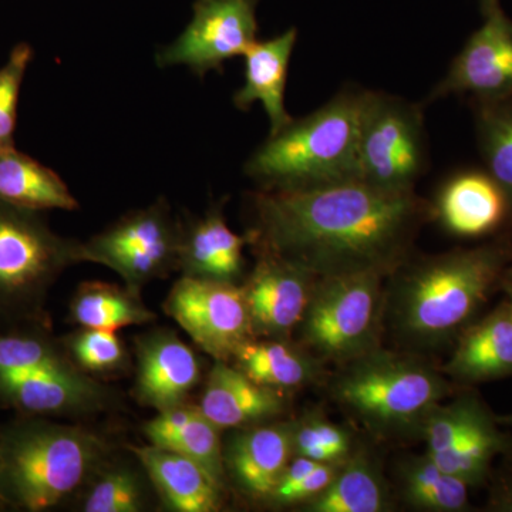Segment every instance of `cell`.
Instances as JSON below:
<instances>
[{
  "label": "cell",
  "instance_id": "obj_1",
  "mask_svg": "<svg viewBox=\"0 0 512 512\" xmlns=\"http://www.w3.org/2000/svg\"><path fill=\"white\" fill-rule=\"evenodd\" d=\"M433 208L410 192L362 180L252 195L249 244L301 266L316 278L394 275L409 262L414 239Z\"/></svg>",
  "mask_w": 512,
  "mask_h": 512
},
{
  "label": "cell",
  "instance_id": "obj_2",
  "mask_svg": "<svg viewBox=\"0 0 512 512\" xmlns=\"http://www.w3.org/2000/svg\"><path fill=\"white\" fill-rule=\"evenodd\" d=\"M106 439L82 426L18 416L0 426L2 510L42 512L63 504L110 456Z\"/></svg>",
  "mask_w": 512,
  "mask_h": 512
},
{
  "label": "cell",
  "instance_id": "obj_3",
  "mask_svg": "<svg viewBox=\"0 0 512 512\" xmlns=\"http://www.w3.org/2000/svg\"><path fill=\"white\" fill-rule=\"evenodd\" d=\"M510 254L504 244H491L431 256L409 266L393 289L397 335L421 349L448 342L487 301Z\"/></svg>",
  "mask_w": 512,
  "mask_h": 512
},
{
  "label": "cell",
  "instance_id": "obj_4",
  "mask_svg": "<svg viewBox=\"0 0 512 512\" xmlns=\"http://www.w3.org/2000/svg\"><path fill=\"white\" fill-rule=\"evenodd\" d=\"M366 92L346 90L293 119L249 157L245 174L261 191H299L360 180L359 134Z\"/></svg>",
  "mask_w": 512,
  "mask_h": 512
},
{
  "label": "cell",
  "instance_id": "obj_5",
  "mask_svg": "<svg viewBox=\"0 0 512 512\" xmlns=\"http://www.w3.org/2000/svg\"><path fill=\"white\" fill-rule=\"evenodd\" d=\"M333 396L375 436L420 434L427 414L447 396L448 384L420 357L377 346L345 363Z\"/></svg>",
  "mask_w": 512,
  "mask_h": 512
},
{
  "label": "cell",
  "instance_id": "obj_6",
  "mask_svg": "<svg viewBox=\"0 0 512 512\" xmlns=\"http://www.w3.org/2000/svg\"><path fill=\"white\" fill-rule=\"evenodd\" d=\"M82 262V242L57 235L40 212L0 202V329L50 325V289Z\"/></svg>",
  "mask_w": 512,
  "mask_h": 512
},
{
  "label": "cell",
  "instance_id": "obj_7",
  "mask_svg": "<svg viewBox=\"0 0 512 512\" xmlns=\"http://www.w3.org/2000/svg\"><path fill=\"white\" fill-rule=\"evenodd\" d=\"M383 276L318 278L303 315L301 342L320 362L345 365L377 348Z\"/></svg>",
  "mask_w": 512,
  "mask_h": 512
},
{
  "label": "cell",
  "instance_id": "obj_8",
  "mask_svg": "<svg viewBox=\"0 0 512 512\" xmlns=\"http://www.w3.org/2000/svg\"><path fill=\"white\" fill-rule=\"evenodd\" d=\"M427 163L421 106L392 94L366 92L359 134L360 180L380 190L410 192Z\"/></svg>",
  "mask_w": 512,
  "mask_h": 512
},
{
  "label": "cell",
  "instance_id": "obj_9",
  "mask_svg": "<svg viewBox=\"0 0 512 512\" xmlns=\"http://www.w3.org/2000/svg\"><path fill=\"white\" fill-rule=\"evenodd\" d=\"M181 222L160 198L143 210L131 211L109 228L82 242L83 262L107 266L124 285L141 292L153 279L177 269Z\"/></svg>",
  "mask_w": 512,
  "mask_h": 512
},
{
  "label": "cell",
  "instance_id": "obj_10",
  "mask_svg": "<svg viewBox=\"0 0 512 512\" xmlns=\"http://www.w3.org/2000/svg\"><path fill=\"white\" fill-rule=\"evenodd\" d=\"M164 312L214 360L231 362L254 339L244 289L231 282L181 276L164 301Z\"/></svg>",
  "mask_w": 512,
  "mask_h": 512
},
{
  "label": "cell",
  "instance_id": "obj_11",
  "mask_svg": "<svg viewBox=\"0 0 512 512\" xmlns=\"http://www.w3.org/2000/svg\"><path fill=\"white\" fill-rule=\"evenodd\" d=\"M258 0H195L194 15L181 36L157 55L160 67H190L198 76L222 70L256 42Z\"/></svg>",
  "mask_w": 512,
  "mask_h": 512
},
{
  "label": "cell",
  "instance_id": "obj_12",
  "mask_svg": "<svg viewBox=\"0 0 512 512\" xmlns=\"http://www.w3.org/2000/svg\"><path fill=\"white\" fill-rule=\"evenodd\" d=\"M484 23L454 57L446 76L427 103L450 96H470L488 103L512 96V20L501 8L483 16Z\"/></svg>",
  "mask_w": 512,
  "mask_h": 512
},
{
  "label": "cell",
  "instance_id": "obj_13",
  "mask_svg": "<svg viewBox=\"0 0 512 512\" xmlns=\"http://www.w3.org/2000/svg\"><path fill=\"white\" fill-rule=\"evenodd\" d=\"M316 281L301 266L261 252L242 285L255 338L289 340L301 325Z\"/></svg>",
  "mask_w": 512,
  "mask_h": 512
},
{
  "label": "cell",
  "instance_id": "obj_14",
  "mask_svg": "<svg viewBox=\"0 0 512 512\" xmlns=\"http://www.w3.org/2000/svg\"><path fill=\"white\" fill-rule=\"evenodd\" d=\"M117 394L86 373L0 376V407L19 416L82 417L107 412Z\"/></svg>",
  "mask_w": 512,
  "mask_h": 512
},
{
  "label": "cell",
  "instance_id": "obj_15",
  "mask_svg": "<svg viewBox=\"0 0 512 512\" xmlns=\"http://www.w3.org/2000/svg\"><path fill=\"white\" fill-rule=\"evenodd\" d=\"M136 379L131 393L138 404L156 412L188 402L201 379L197 353L170 329H156L134 339Z\"/></svg>",
  "mask_w": 512,
  "mask_h": 512
},
{
  "label": "cell",
  "instance_id": "obj_16",
  "mask_svg": "<svg viewBox=\"0 0 512 512\" xmlns=\"http://www.w3.org/2000/svg\"><path fill=\"white\" fill-rule=\"evenodd\" d=\"M292 457V421L242 427L224 447L227 476L239 490L259 500H268Z\"/></svg>",
  "mask_w": 512,
  "mask_h": 512
},
{
  "label": "cell",
  "instance_id": "obj_17",
  "mask_svg": "<svg viewBox=\"0 0 512 512\" xmlns=\"http://www.w3.org/2000/svg\"><path fill=\"white\" fill-rule=\"evenodd\" d=\"M431 208L444 229L461 238L491 234L511 215L503 188L487 171L480 170L451 175Z\"/></svg>",
  "mask_w": 512,
  "mask_h": 512
},
{
  "label": "cell",
  "instance_id": "obj_18",
  "mask_svg": "<svg viewBox=\"0 0 512 512\" xmlns=\"http://www.w3.org/2000/svg\"><path fill=\"white\" fill-rule=\"evenodd\" d=\"M247 244L248 234H235L225 221L222 205H214L204 217L181 224L177 269L191 278L237 284L244 272Z\"/></svg>",
  "mask_w": 512,
  "mask_h": 512
},
{
  "label": "cell",
  "instance_id": "obj_19",
  "mask_svg": "<svg viewBox=\"0 0 512 512\" xmlns=\"http://www.w3.org/2000/svg\"><path fill=\"white\" fill-rule=\"evenodd\" d=\"M198 406L222 431L275 420L286 403L284 394L255 383L229 362L215 360Z\"/></svg>",
  "mask_w": 512,
  "mask_h": 512
},
{
  "label": "cell",
  "instance_id": "obj_20",
  "mask_svg": "<svg viewBox=\"0 0 512 512\" xmlns=\"http://www.w3.org/2000/svg\"><path fill=\"white\" fill-rule=\"evenodd\" d=\"M165 507L174 512H217L225 490L200 464L165 448L128 446Z\"/></svg>",
  "mask_w": 512,
  "mask_h": 512
},
{
  "label": "cell",
  "instance_id": "obj_21",
  "mask_svg": "<svg viewBox=\"0 0 512 512\" xmlns=\"http://www.w3.org/2000/svg\"><path fill=\"white\" fill-rule=\"evenodd\" d=\"M298 30L291 28L282 35L256 42L245 53L244 86L235 93L239 110L251 109L259 101L271 121V133L288 126L293 120L285 107L286 80Z\"/></svg>",
  "mask_w": 512,
  "mask_h": 512
},
{
  "label": "cell",
  "instance_id": "obj_22",
  "mask_svg": "<svg viewBox=\"0 0 512 512\" xmlns=\"http://www.w3.org/2000/svg\"><path fill=\"white\" fill-rule=\"evenodd\" d=\"M143 431L148 443L190 458L227 490L221 430L202 413L198 404L187 402L157 412L154 419L144 423Z\"/></svg>",
  "mask_w": 512,
  "mask_h": 512
},
{
  "label": "cell",
  "instance_id": "obj_23",
  "mask_svg": "<svg viewBox=\"0 0 512 512\" xmlns=\"http://www.w3.org/2000/svg\"><path fill=\"white\" fill-rule=\"evenodd\" d=\"M446 373L463 383L512 375V313L507 302L464 332Z\"/></svg>",
  "mask_w": 512,
  "mask_h": 512
},
{
  "label": "cell",
  "instance_id": "obj_24",
  "mask_svg": "<svg viewBox=\"0 0 512 512\" xmlns=\"http://www.w3.org/2000/svg\"><path fill=\"white\" fill-rule=\"evenodd\" d=\"M231 362L255 383L279 393L301 389L322 375L318 357L285 339L248 340Z\"/></svg>",
  "mask_w": 512,
  "mask_h": 512
},
{
  "label": "cell",
  "instance_id": "obj_25",
  "mask_svg": "<svg viewBox=\"0 0 512 512\" xmlns=\"http://www.w3.org/2000/svg\"><path fill=\"white\" fill-rule=\"evenodd\" d=\"M0 202L37 212L79 208L59 174L15 146L0 148Z\"/></svg>",
  "mask_w": 512,
  "mask_h": 512
},
{
  "label": "cell",
  "instance_id": "obj_26",
  "mask_svg": "<svg viewBox=\"0 0 512 512\" xmlns=\"http://www.w3.org/2000/svg\"><path fill=\"white\" fill-rule=\"evenodd\" d=\"M156 318V312L143 302L141 293L127 285L83 282L69 303V320L80 328L119 330L146 325Z\"/></svg>",
  "mask_w": 512,
  "mask_h": 512
},
{
  "label": "cell",
  "instance_id": "obj_27",
  "mask_svg": "<svg viewBox=\"0 0 512 512\" xmlns=\"http://www.w3.org/2000/svg\"><path fill=\"white\" fill-rule=\"evenodd\" d=\"M305 505L309 512H382L389 508V497L375 460L353 450L329 487Z\"/></svg>",
  "mask_w": 512,
  "mask_h": 512
},
{
  "label": "cell",
  "instance_id": "obj_28",
  "mask_svg": "<svg viewBox=\"0 0 512 512\" xmlns=\"http://www.w3.org/2000/svg\"><path fill=\"white\" fill-rule=\"evenodd\" d=\"M83 373L64 348L62 338H56L52 326H12L0 329V376L29 373Z\"/></svg>",
  "mask_w": 512,
  "mask_h": 512
},
{
  "label": "cell",
  "instance_id": "obj_29",
  "mask_svg": "<svg viewBox=\"0 0 512 512\" xmlns=\"http://www.w3.org/2000/svg\"><path fill=\"white\" fill-rule=\"evenodd\" d=\"M404 500L417 510L460 512L468 508V485L429 456L410 457L400 468Z\"/></svg>",
  "mask_w": 512,
  "mask_h": 512
},
{
  "label": "cell",
  "instance_id": "obj_30",
  "mask_svg": "<svg viewBox=\"0 0 512 512\" xmlns=\"http://www.w3.org/2000/svg\"><path fill=\"white\" fill-rule=\"evenodd\" d=\"M478 146L485 171L500 184L512 215V96L474 103Z\"/></svg>",
  "mask_w": 512,
  "mask_h": 512
},
{
  "label": "cell",
  "instance_id": "obj_31",
  "mask_svg": "<svg viewBox=\"0 0 512 512\" xmlns=\"http://www.w3.org/2000/svg\"><path fill=\"white\" fill-rule=\"evenodd\" d=\"M143 477L136 468L103 461L87 481L80 510L84 512H140L146 510Z\"/></svg>",
  "mask_w": 512,
  "mask_h": 512
},
{
  "label": "cell",
  "instance_id": "obj_32",
  "mask_svg": "<svg viewBox=\"0 0 512 512\" xmlns=\"http://www.w3.org/2000/svg\"><path fill=\"white\" fill-rule=\"evenodd\" d=\"M507 447V437L497 429L493 419H488L447 451L429 456L444 471L460 478L470 487L483 483L490 471L491 461Z\"/></svg>",
  "mask_w": 512,
  "mask_h": 512
},
{
  "label": "cell",
  "instance_id": "obj_33",
  "mask_svg": "<svg viewBox=\"0 0 512 512\" xmlns=\"http://www.w3.org/2000/svg\"><path fill=\"white\" fill-rule=\"evenodd\" d=\"M62 342L74 365L86 375H119L131 365L130 353L117 330L80 328L63 336Z\"/></svg>",
  "mask_w": 512,
  "mask_h": 512
},
{
  "label": "cell",
  "instance_id": "obj_34",
  "mask_svg": "<svg viewBox=\"0 0 512 512\" xmlns=\"http://www.w3.org/2000/svg\"><path fill=\"white\" fill-rule=\"evenodd\" d=\"M488 419L490 414L474 397H461L447 406L437 404L421 424L420 436L426 441L427 454L447 451Z\"/></svg>",
  "mask_w": 512,
  "mask_h": 512
},
{
  "label": "cell",
  "instance_id": "obj_35",
  "mask_svg": "<svg viewBox=\"0 0 512 512\" xmlns=\"http://www.w3.org/2000/svg\"><path fill=\"white\" fill-rule=\"evenodd\" d=\"M293 456L308 457L325 464H342L353 453L348 430L320 414H306L292 421Z\"/></svg>",
  "mask_w": 512,
  "mask_h": 512
},
{
  "label": "cell",
  "instance_id": "obj_36",
  "mask_svg": "<svg viewBox=\"0 0 512 512\" xmlns=\"http://www.w3.org/2000/svg\"><path fill=\"white\" fill-rule=\"evenodd\" d=\"M32 57V47L20 43L10 53L8 62L0 67V148L15 146L13 133L18 117L20 87Z\"/></svg>",
  "mask_w": 512,
  "mask_h": 512
},
{
  "label": "cell",
  "instance_id": "obj_37",
  "mask_svg": "<svg viewBox=\"0 0 512 512\" xmlns=\"http://www.w3.org/2000/svg\"><path fill=\"white\" fill-rule=\"evenodd\" d=\"M342 464H319L298 483L285 488H276L266 501L278 507L309 503L329 487Z\"/></svg>",
  "mask_w": 512,
  "mask_h": 512
},
{
  "label": "cell",
  "instance_id": "obj_38",
  "mask_svg": "<svg viewBox=\"0 0 512 512\" xmlns=\"http://www.w3.org/2000/svg\"><path fill=\"white\" fill-rule=\"evenodd\" d=\"M494 510L512 512V481L501 485L498 493L494 495Z\"/></svg>",
  "mask_w": 512,
  "mask_h": 512
},
{
  "label": "cell",
  "instance_id": "obj_39",
  "mask_svg": "<svg viewBox=\"0 0 512 512\" xmlns=\"http://www.w3.org/2000/svg\"><path fill=\"white\" fill-rule=\"evenodd\" d=\"M478 5H480L481 15L485 16L488 13L493 12V10L501 8L500 0H478Z\"/></svg>",
  "mask_w": 512,
  "mask_h": 512
},
{
  "label": "cell",
  "instance_id": "obj_40",
  "mask_svg": "<svg viewBox=\"0 0 512 512\" xmlns=\"http://www.w3.org/2000/svg\"><path fill=\"white\" fill-rule=\"evenodd\" d=\"M504 288H505V292H507V296H508L507 305H508V308H510V311L512 313V282H505Z\"/></svg>",
  "mask_w": 512,
  "mask_h": 512
},
{
  "label": "cell",
  "instance_id": "obj_41",
  "mask_svg": "<svg viewBox=\"0 0 512 512\" xmlns=\"http://www.w3.org/2000/svg\"><path fill=\"white\" fill-rule=\"evenodd\" d=\"M497 421L500 424L512 427V414H510V416L498 417Z\"/></svg>",
  "mask_w": 512,
  "mask_h": 512
},
{
  "label": "cell",
  "instance_id": "obj_42",
  "mask_svg": "<svg viewBox=\"0 0 512 512\" xmlns=\"http://www.w3.org/2000/svg\"><path fill=\"white\" fill-rule=\"evenodd\" d=\"M510 276H511V279H512V268L510 269Z\"/></svg>",
  "mask_w": 512,
  "mask_h": 512
},
{
  "label": "cell",
  "instance_id": "obj_43",
  "mask_svg": "<svg viewBox=\"0 0 512 512\" xmlns=\"http://www.w3.org/2000/svg\"><path fill=\"white\" fill-rule=\"evenodd\" d=\"M0 511H3V510H2V504H0Z\"/></svg>",
  "mask_w": 512,
  "mask_h": 512
}]
</instances>
